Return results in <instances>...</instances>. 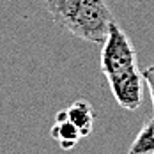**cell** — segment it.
<instances>
[{
    "instance_id": "cell-1",
    "label": "cell",
    "mask_w": 154,
    "mask_h": 154,
    "mask_svg": "<svg viewBox=\"0 0 154 154\" xmlns=\"http://www.w3.org/2000/svg\"><path fill=\"white\" fill-rule=\"evenodd\" d=\"M101 71L113 99L124 110H137L143 99V76L138 53L126 32L113 21L101 50Z\"/></svg>"
},
{
    "instance_id": "cell-2",
    "label": "cell",
    "mask_w": 154,
    "mask_h": 154,
    "mask_svg": "<svg viewBox=\"0 0 154 154\" xmlns=\"http://www.w3.org/2000/svg\"><path fill=\"white\" fill-rule=\"evenodd\" d=\"M51 20L82 41L103 45L115 21L105 0H45Z\"/></svg>"
},
{
    "instance_id": "cell-3",
    "label": "cell",
    "mask_w": 154,
    "mask_h": 154,
    "mask_svg": "<svg viewBox=\"0 0 154 154\" xmlns=\"http://www.w3.org/2000/svg\"><path fill=\"white\" fill-rule=\"evenodd\" d=\"M66 112H67V119L80 129L82 137H89L92 133L96 115H94V110L89 101H83V99L75 101L73 105L66 108Z\"/></svg>"
},
{
    "instance_id": "cell-4",
    "label": "cell",
    "mask_w": 154,
    "mask_h": 154,
    "mask_svg": "<svg viewBox=\"0 0 154 154\" xmlns=\"http://www.w3.org/2000/svg\"><path fill=\"white\" fill-rule=\"evenodd\" d=\"M50 135L51 138L57 140L60 143V147L64 151H69L73 149L78 143V140L82 138V133L75 124L71 122L69 119H60V121H55L53 128L50 129Z\"/></svg>"
},
{
    "instance_id": "cell-5",
    "label": "cell",
    "mask_w": 154,
    "mask_h": 154,
    "mask_svg": "<svg viewBox=\"0 0 154 154\" xmlns=\"http://www.w3.org/2000/svg\"><path fill=\"white\" fill-rule=\"evenodd\" d=\"M128 154H154V115L142 126Z\"/></svg>"
},
{
    "instance_id": "cell-6",
    "label": "cell",
    "mask_w": 154,
    "mask_h": 154,
    "mask_svg": "<svg viewBox=\"0 0 154 154\" xmlns=\"http://www.w3.org/2000/svg\"><path fill=\"white\" fill-rule=\"evenodd\" d=\"M142 76H143V82L149 89V94H151V101H152V112H154V64L147 66L145 69H142Z\"/></svg>"
}]
</instances>
